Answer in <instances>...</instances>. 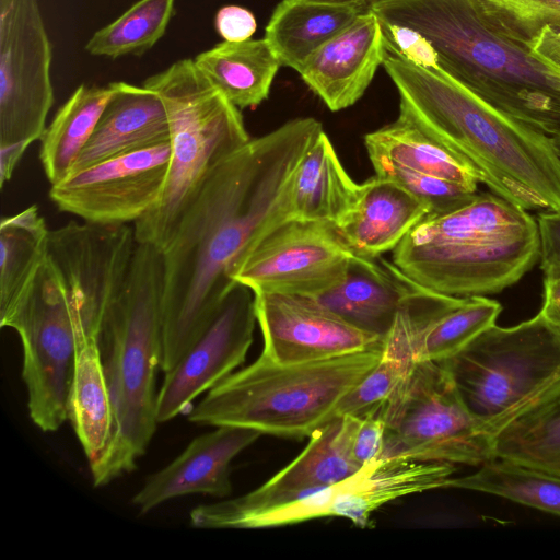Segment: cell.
Segmentation results:
<instances>
[{
	"mask_svg": "<svg viewBox=\"0 0 560 560\" xmlns=\"http://www.w3.org/2000/svg\"><path fill=\"white\" fill-rule=\"evenodd\" d=\"M323 130L303 117L250 138L214 168L184 212L162 252L164 373L212 323L237 284L232 277L244 256L292 219L294 173Z\"/></svg>",
	"mask_w": 560,
	"mask_h": 560,
	"instance_id": "6da1fadb",
	"label": "cell"
},
{
	"mask_svg": "<svg viewBox=\"0 0 560 560\" xmlns=\"http://www.w3.org/2000/svg\"><path fill=\"white\" fill-rule=\"evenodd\" d=\"M399 116L467 161L491 192L527 210L560 208V159L551 138L489 107L444 73L385 48L382 63Z\"/></svg>",
	"mask_w": 560,
	"mask_h": 560,
	"instance_id": "7a4b0ae2",
	"label": "cell"
},
{
	"mask_svg": "<svg viewBox=\"0 0 560 560\" xmlns=\"http://www.w3.org/2000/svg\"><path fill=\"white\" fill-rule=\"evenodd\" d=\"M370 9L418 32L438 71L489 107L549 137L560 131V68L497 31L472 0H377Z\"/></svg>",
	"mask_w": 560,
	"mask_h": 560,
	"instance_id": "3957f363",
	"label": "cell"
},
{
	"mask_svg": "<svg viewBox=\"0 0 560 560\" xmlns=\"http://www.w3.org/2000/svg\"><path fill=\"white\" fill-rule=\"evenodd\" d=\"M536 220L489 191L425 215L393 250L392 262L432 291L487 296L518 282L538 261Z\"/></svg>",
	"mask_w": 560,
	"mask_h": 560,
	"instance_id": "277c9868",
	"label": "cell"
},
{
	"mask_svg": "<svg viewBox=\"0 0 560 560\" xmlns=\"http://www.w3.org/2000/svg\"><path fill=\"white\" fill-rule=\"evenodd\" d=\"M163 282L162 252L138 243L100 336L113 425L103 452L89 463L95 487L132 471L159 423L155 377L163 352Z\"/></svg>",
	"mask_w": 560,
	"mask_h": 560,
	"instance_id": "5b68a950",
	"label": "cell"
},
{
	"mask_svg": "<svg viewBox=\"0 0 560 560\" xmlns=\"http://www.w3.org/2000/svg\"><path fill=\"white\" fill-rule=\"evenodd\" d=\"M382 349L291 364L260 354L208 390L189 410L188 420L261 434L310 436L336 417L340 401L378 362Z\"/></svg>",
	"mask_w": 560,
	"mask_h": 560,
	"instance_id": "8992f818",
	"label": "cell"
},
{
	"mask_svg": "<svg viewBox=\"0 0 560 560\" xmlns=\"http://www.w3.org/2000/svg\"><path fill=\"white\" fill-rule=\"evenodd\" d=\"M163 101L170 125V167L154 207L133 225L138 243L163 252L184 212L214 171L250 140L241 109L198 69L180 59L147 78Z\"/></svg>",
	"mask_w": 560,
	"mask_h": 560,
	"instance_id": "52a82bcc",
	"label": "cell"
},
{
	"mask_svg": "<svg viewBox=\"0 0 560 560\" xmlns=\"http://www.w3.org/2000/svg\"><path fill=\"white\" fill-rule=\"evenodd\" d=\"M472 417L495 435L560 390V329L540 313L495 324L440 361Z\"/></svg>",
	"mask_w": 560,
	"mask_h": 560,
	"instance_id": "ba28073f",
	"label": "cell"
},
{
	"mask_svg": "<svg viewBox=\"0 0 560 560\" xmlns=\"http://www.w3.org/2000/svg\"><path fill=\"white\" fill-rule=\"evenodd\" d=\"M374 411L385 421L377 459L480 466L497 458L494 435L469 412L440 362H416L404 383Z\"/></svg>",
	"mask_w": 560,
	"mask_h": 560,
	"instance_id": "9c48e42d",
	"label": "cell"
},
{
	"mask_svg": "<svg viewBox=\"0 0 560 560\" xmlns=\"http://www.w3.org/2000/svg\"><path fill=\"white\" fill-rule=\"evenodd\" d=\"M0 326L14 329L21 339L30 418L44 432L57 431L68 420L77 335L71 300L47 256Z\"/></svg>",
	"mask_w": 560,
	"mask_h": 560,
	"instance_id": "30bf717a",
	"label": "cell"
},
{
	"mask_svg": "<svg viewBox=\"0 0 560 560\" xmlns=\"http://www.w3.org/2000/svg\"><path fill=\"white\" fill-rule=\"evenodd\" d=\"M133 225L70 221L50 230L47 259L68 293L77 340L100 339L137 247Z\"/></svg>",
	"mask_w": 560,
	"mask_h": 560,
	"instance_id": "8fae6325",
	"label": "cell"
},
{
	"mask_svg": "<svg viewBox=\"0 0 560 560\" xmlns=\"http://www.w3.org/2000/svg\"><path fill=\"white\" fill-rule=\"evenodd\" d=\"M51 60L38 0H0V145L40 140L54 104Z\"/></svg>",
	"mask_w": 560,
	"mask_h": 560,
	"instance_id": "7c38bea8",
	"label": "cell"
},
{
	"mask_svg": "<svg viewBox=\"0 0 560 560\" xmlns=\"http://www.w3.org/2000/svg\"><path fill=\"white\" fill-rule=\"evenodd\" d=\"M354 256L335 225L289 219L249 249L232 278L254 293L318 296L343 279Z\"/></svg>",
	"mask_w": 560,
	"mask_h": 560,
	"instance_id": "4fadbf2b",
	"label": "cell"
},
{
	"mask_svg": "<svg viewBox=\"0 0 560 560\" xmlns=\"http://www.w3.org/2000/svg\"><path fill=\"white\" fill-rule=\"evenodd\" d=\"M454 464L407 459H374L354 474L296 501L243 522L245 529L279 527L327 516L365 527L373 512L401 497L445 488Z\"/></svg>",
	"mask_w": 560,
	"mask_h": 560,
	"instance_id": "5bb4252c",
	"label": "cell"
},
{
	"mask_svg": "<svg viewBox=\"0 0 560 560\" xmlns=\"http://www.w3.org/2000/svg\"><path fill=\"white\" fill-rule=\"evenodd\" d=\"M358 416L340 415L317 428L301 454L257 489L233 499L196 506L190 526L238 529L247 517L302 499L354 474L360 466L352 455Z\"/></svg>",
	"mask_w": 560,
	"mask_h": 560,
	"instance_id": "9a60e30c",
	"label": "cell"
},
{
	"mask_svg": "<svg viewBox=\"0 0 560 560\" xmlns=\"http://www.w3.org/2000/svg\"><path fill=\"white\" fill-rule=\"evenodd\" d=\"M170 141L117 155L51 185L63 212L96 224H135L160 199L170 167Z\"/></svg>",
	"mask_w": 560,
	"mask_h": 560,
	"instance_id": "2e32d148",
	"label": "cell"
},
{
	"mask_svg": "<svg viewBox=\"0 0 560 560\" xmlns=\"http://www.w3.org/2000/svg\"><path fill=\"white\" fill-rule=\"evenodd\" d=\"M254 292L237 283L217 316L167 372L158 390V422H166L192 408V401L240 366L253 342Z\"/></svg>",
	"mask_w": 560,
	"mask_h": 560,
	"instance_id": "e0dca14e",
	"label": "cell"
},
{
	"mask_svg": "<svg viewBox=\"0 0 560 560\" xmlns=\"http://www.w3.org/2000/svg\"><path fill=\"white\" fill-rule=\"evenodd\" d=\"M261 354L281 364L381 349L385 338L362 330L306 295L255 292Z\"/></svg>",
	"mask_w": 560,
	"mask_h": 560,
	"instance_id": "ac0fdd59",
	"label": "cell"
},
{
	"mask_svg": "<svg viewBox=\"0 0 560 560\" xmlns=\"http://www.w3.org/2000/svg\"><path fill=\"white\" fill-rule=\"evenodd\" d=\"M215 428L195 438L175 459L145 480L132 498L142 514L183 495L225 499L232 493V460L262 434L244 427Z\"/></svg>",
	"mask_w": 560,
	"mask_h": 560,
	"instance_id": "d6986e66",
	"label": "cell"
},
{
	"mask_svg": "<svg viewBox=\"0 0 560 560\" xmlns=\"http://www.w3.org/2000/svg\"><path fill=\"white\" fill-rule=\"evenodd\" d=\"M384 55L382 25L369 8L315 51L298 72L331 112H338L362 97Z\"/></svg>",
	"mask_w": 560,
	"mask_h": 560,
	"instance_id": "ffe728a7",
	"label": "cell"
},
{
	"mask_svg": "<svg viewBox=\"0 0 560 560\" xmlns=\"http://www.w3.org/2000/svg\"><path fill=\"white\" fill-rule=\"evenodd\" d=\"M430 212V203L375 175L361 184L357 206L335 228L355 256L378 258L393 252Z\"/></svg>",
	"mask_w": 560,
	"mask_h": 560,
	"instance_id": "44dd1931",
	"label": "cell"
},
{
	"mask_svg": "<svg viewBox=\"0 0 560 560\" xmlns=\"http://www.w3.org/2000/svg\"><path fill=\"white\" fill-rule=\"evenodd\" d=\"M113 85L114 94L71 173L170 141L167 114L155 91L121 81Z\"/></svg>",
	"mask_w": 560,
	"mask_h": 560,
	"instance_id": "7402d4cb",
	"label": "cell"
},
{
	"mask_svg": "<svg viewBox=\"0 0 560 560\" xmlns=\"http://www.w3.org/2000/svg\"><path fill=\"white\" fill-rule=\"evenodd\" d=\"M404 294L402 272L392 261L354 256L337 285L312 298L353 326L385 338Z\"/></svg>",
	"mask_w": 560,
	"mask_h": 560,
	"instance_id": "603a6c76",
	"label": "cell"
},
{
	"mask_svg": "<svg viewBox=\"0 0 560 560\" xmlns=\"http://www.w3.org/2000/svg\"><path fill=\"white\" fill-rule=\"evenodd\" d=\"M361 184L347 173L323 130L302 158L290 194L292 219L337 225L357 206Z\"/></svg>",
	"mask_w": 560,
	"mask_h": 560,
	"instance_id": "cb8c5ba5",
	"label": "cell"
},
{
	"mask_svg": "<svg viewBox=\"0 0 560 560\" xmlns=\"http://www.w3.org/2000/svg\"><path fill=\"white\" fill-rule=\"evenodd\" d=\"M369 7L338 5L311 0H282L265 28L281 66L298 71L322 46L347 28Z\"/></svg>",
	"mask_w": 560,
	"mask_h": 560,
	"instance_id": "d4e9b609",
	"label": "cell"
},
{
	"mask_svg": "<svg viewBox=\"0 0 560 560\" xmlns=\"http://www.w3.org/2000/svg\"><path fill=\"white\" fill-rule=\"evenodd\" d=\"M198 69L237 108H255L269 96L281 67L265 38L222 42L198 54Z\"/></svg>",
	"mask_w": 560,
	"mask_h": 560,
	"instance_id": "484cf974",
	"label": "cell"
},
{
	"mask_svg": "<svg viewBox=\"0 0 560 560\" xmlns=\"http://www.w3.org/2000/svg\"><path fill=\"white\" fill-rule=\"evenodd\" d=\"M114 91L113 82L106 86L81 84L59 107L39 147V161L50 185L71 174Z\"/></svg>",
	"mask_w": 560,
	"mask_h": 560,
	"instance_id": "4316f807",
	"label": "cell"
},
{
	"mask_svg": "<svg viewBox=\"0 0 560 560\" xmlns=\"http://www.w3.org/2000/svg\"><path fill=\"white\" fill-rule=\"evenodd\" d=\"M364 145L369 159H384L411 171L460 184L472 191H477L480 183L467 161L399 115L395 121L366 133Z\"/></svg>",
	"mask_w": 560,
	"mask_h": 560,
	"instance_id": "83f0119b",
	"label": "cell"
},
{
	"mask_svg": "<svg viewBox=\"0 0 560 560\" xmlns=\"http://www.w3.org/2000/svg\"><path fill=\"white\" fill-rule=\"evenodd\" d=\"M68 420L89 463L95 460L106 446L113 425L100 339L77 340L74 370L68 399Z\"/></svg>",
	"mask_w": 560,
	"mask_h": 560,
	"instance_id": "f1b7e54d",
	"label": "cell"
},
{
	"mask_svg": "<svg viewBox=\"0 0 560 560\" xmlns=\"http://www.w3.org/2000/svg\"><path fill=\"white\" fill-rule=\"evenodd\" d=\"M49 229L35 205L0 222V319L26 294L47 256Z\"/></svg>",
	"mask_w": 560,
	"mask_h": 560,
	"instance_id": "f546056e",
	"label": "cell"
},
{
	"mask_svg": "<svg viewBox=\"0 0 560 560\" xmlns=\"http://www.w3.org/2000/svg\"><path fill=\"white\" fill-rule=\"evenodd\" d=\"M445 488L474 490L560 516V475L495 458L474 474L451 477Z\"/></svg>",
	"mask_w": 560,
	"mask_h": 560,
	"instance_id": "4dcf8cb0",
	"label": "cell"
},
{
	"mask_svg": "<svg viewBox=\"0 0 560 560\" xmlns=\"http://www.w3.org/2000/svg\"><path fill=\"white\" fill-rule=\"evenodd\" d=\"M497 458L560 475V390L494 438Z\"/></svg>",
	"mask_w": 560,
	"mask_h": 560,
	"instance_id": "1f68e13d",
	"label": "cell"
},
{
	"mask_svg": "<svg viewBox=\"0 0 560 560\" xmlns=\"http://www.w3.org/2000/svg\"><path fill=\"white\" fill-rule=\"evenodd\" d=\"M415 363L410 324L400 307L385 337L378 362L340 401L336 416H363L378 409L404 383Z\"/></svg>",
	"mask_w": 560,
	"mask_h": 560,
	"instance_id": "d6a6232c",
	"label": "cell"
},
{
	"mask_svg": "<svg viewBox=\"0 0 560 560\" xmlns=\"http://www.w3.org/2000/svg\"><path fill=\"white\" fill-rule=\"evenodd\" d=\"M175 12V0H139L86 42L88 54L117 59L142 56L165 34Z\"/></svg>",
	"mask_w": 560,
	"mask_h": 560,
	"instance_id": "836d02e7",
	"label": "cell"
},
{
	"mask_svg": "<svg viewBox=\"0 0 560 560\" xmlns=\"http://www.w3.org/2000/svg\"><path fill=\"white\" fill-rule=\"evenodd\" d=\"M472 2L497 31L525 47L545 25L560 24V0H472Z\"/></svg>",
	"mask_w": 560,
	"mask_h": 560,
	"instance_id": "e575fe53",
	"label": "cell"
},
{
	"mask_svg": "<svg viewBox=\"0 0 560 560\" xmlns=\"http://www.w3.org/2000/svg\"><path fill=\"white\" fill-rule=\"evenodd\" d=\"M370 161L375 175L398 183L430 203L432 212L444 211L475 192L460 184L411 171L384 159L372 158Z\"/></svg>",
	"mask_w": 560,
	"mask_h": 560,
	"instance_id": "d590c367",
	"label": "cell"
},
{
	"mask_svg": "<svg viewBox=\"0 0 560 560\" xmlns=\"http://www.w3.org/2000/svg\"><path fill=\"white\" fill-rule=\"evenodd\" d=\"M536 222L544 277L560 276V208L539 211Z\"/></svg>",
	"mask_w": 560,
	"mask_h": 560,
	"instance_id": "8d00e7d4",
	"label": "cell"
},
{
	"mask_svg": "<svg viewBox=\"0 0 560 560\" xmlns=\"http://www.w3.org/2000/svg\"><path fill=\"white\" fill-rule=\"evenodd\" d=\"M358 417L352 439V455L355 462L363 466L378 458L384 441L385 421L376 411Z\"/></svg>",
	"mask_w": 560,
	"mask_h": 560,
	"instance_id": "74e56055",
	"label": "cell"
},
{
	"mask_svg": "<svg viewBox=\"0 0 560 560\" xmlns=\"http://www.w3.org/2000/svg\"><path fill=\"white\" fill-rule=\"evenodd\" d=\"M214 26L224 40L237 43L250 39L257 23L248 9L240 5H224L215 14Z\"/></svg>",
	"mask_w": 560,
	"mask_h": 560,
	"instance_id": "f35d334b",
	"label": "cell"
},
{
	"mask_svg": "<svg viewBox=\"0 0 560 560\" xmlns=\"http://www.w3.org/2000/svg\"><path fill=\"white\" fill-rule=\"evenodd\" d=\"M527 47L535 56L560 68V24L541 27Z\"/></svg>",
	"mask_w": 560,
	"mask_h": 560,
	"instance_id": "ab89813d",
	"label": "cell"
},
{
	"mask_svg": "<svg viewBox=\"0 0 560 560\" xmlns=\"http://www.w3.org/2000/svg\"><path fill=\"white\" fill-rule=\"evenodd\" d=\"M539 313L560 329V276L544 277V301Z\"/></svg>",
	"mask_w": 560,
	"mask_h": 560,
	"instance_id": "60d3db41",
	"label": "cell"
},
{
	"mask_svg": "<svg viewBox=\"0 0 560 560\" xmlns=\"http://www.w3.org/2000/svg\"><path fill=\"white\" fill-rule=\"evenodd\" d=\"M30 142L21 141L11 144L0 145V187L10 182L12 175L22 159Z\"/></svg>",
	"mask_w": 560,
	"mask_h": 560,
	"instance_id": "b9f144b4",
	"label": "cell"
},
{
	"mask_svg": "<svg viewBox=\"0 0 560 560\" xmlns=\"http://www.w3.org/2000/svg\"><path fill=\"white\" fill-rule=\"evenodd\" d=\"M311 1L328 3V4H338V5L363 4V5L370 7L372 3L376 2L377 0H311Z\"/></svg>",
	"mask_w": 560,
	"mask_h": 560,
	"instance_id": "7bdbcfd3",
	"label": "cell"
},
{
	"mask_svg": "<svg viewBox=\"0 0 560 560\" xmlns=\"http://www.w3.org/2000/svg\"><path fill=\"white\" fill-rule=\"evenodd\" d=\"M551 138V143L553 145V149L557 153V155L559 156L560 159V131L555 133L553 136L550 137Z\"/></svg>",
	"mask_w": 560,
	"mask_h": 560,
	"instance_id": "ee69618b",
	"label": "cell"
}]
</instances>
